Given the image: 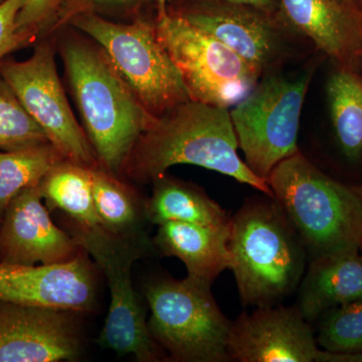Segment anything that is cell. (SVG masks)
<instances>
[{
    "label": "cell",
    "instance_id": "6da1fadb",
    "mask_svg": "<svg viewBox=\"0 0 362 362\" xmlns=\"http://www.w3.org/2000/svg\"><path fill=\"white\" fill-rule=\"evenodd\" d=\"M230 109L190 101L156 117L140 136L123 173L151 183L180 164L199 166L228 176L273 197L268 182L240 158Z\"/></svg>",
    "mask_w": 362,
    "mask_h": 362
},
{
    "label": "cell",
    "instance_id": "7a4b0ae2",
    "mask_svg": "<svg viewBox=\"0 0 362 362\" xmlns=\"http://www.w3.org/2000/svg\"><path fill=\"white\" fill-rule=\"evenodd\" d=\"M230 269L244 306L281 304L303 278L308 255L275 199H247L230 220Z\"/></svg>",
    "mask_w": 362,
    "mask_h": 362
},
{
    "label": "cell",
    "instance_id": "3957f363",
    "mask_svg": "<svg viewBox=\"0 0 362 362\" xmlns=\"http://www.w3.org/2000/svg\"><path fill=\"white\" fill-rule=\"evenodd\" d=\"M62 54L100 168L119 177L136 142L156 117L137 99L101 47L71 40L65 42Z\"/></svg>",
    "mask_w": 362,
    "mask_h": 362
},
{
    "label": "cell",
    "instance_id": "277c9868",
    "mask_svg": "<svg viewBox=\"0 0 362 362\" xmlns=\"http://www.w3.org/2000/svg\"><path fill=\"white\" fill-rule=\"evenodd\" d=\"M267 182L301 238L309 261L361 251L362 187L326 175L301 151L280 162Z\"/></svg>",
    "mask_w": 362,
    "mask_h": 362
},
{
    "label": "cell",
    "instance_id": "5b68a950",
    "mask_svg": "<svg viewBox=\"0 0 362 362\" xmlns=\"http://www.w3.org/2000/svg\"><path fill=\"white\" fill-rule=\"evenodd\" d=\"M202 279H152L143 287L150 309V335L177 362H228L232 322Z\"/></svg>",
    "mask_w": 362,
    "mask_h": 362
},
{
    "label": "cell",
    "instance_id": "8992f818",
    "mask_svg": "<svg viewBox=\"0 0 362 362\" xmlns=\"http://www.w3.org/2000/svg\"><path fill=\"white\" fill-rule=\"evenodd\" d=\"M71 235L103 271L110 290L108 315L97 343L119 356H133L139 362L160 361L164 351L150 335L146 312L132 283V267L156 251L149 237L124 238L100 226L71 221Z\"/></svg>",
    "mask_w": 362,
    "mask_h": 362
},
{
    "label": "cell",
    "instance_id": "52a82bcc",
    "mask_svg": "<svg viewBox=\"0 0 362 362\" xmlns=\"http://www.w3.org/2000/svg\"><path fill=\"white\" fill-rule=\"evenodd\" d=\"M315 62L293 74L263 76L230 110L245 163L267 181L280 162L298 153L302 109L316 69Z\"/></svg>",
    "mask_w": 362,
    "mask_h": 362
},
{
    "label": "cell",
    "instance_id": "ba28073f",
    "mask_svg": "<svg viewBox=\"0 0 362 362\" xmlns=\"http://www.w3.org/2000/svg\"><path fill=\"white\" fill-rule=\"evenodd\" d=\"M71 23L103 49L119 75L151 115L158 117L190 101L180 69L146 21L116 23L81 13Z\"/></svg>",
    "mask_w": 362,
    "mask_h": 362
},
{
    "label": "cell",
    "instance_id": "9c48e42d",
    "mask_svg": "<svg viewBox=\"0 0 362 362\" xmlns=\"http://www.w3.org/2000/svg\"><path fill=\"white\" fill-rule=\"evenodd\" d=\"M158 39L180 69L190 99L230 109L247 97L261 76L230 47L168 11L157 21Z\"/></svg>",
    "mask_w": 362,
    "mask_h": 362
},
{
    "label": "cell",
    "instance_id": "30bf717a",
    "mask_svg": "<svg viewBox=\"0 0 362 362\" xmlns=\"http://www.w3.org/2000/svg\"><path fill=\"white\" fill-rule=\"evenodd\" d=\"M0 76L66 160L87 168L100 166L66 99L51 44L37 45L25 61L2 59Z\"/></svg>",
    "mask_w": 362,
    "mask_h": 362
},
{
    "label": "cell",
    "instance_id": "8fae6325",
    "mask_svg": "<svg viewBox=\"0 0 362 362\" xmlns=\"http://www.w3.org/2000/svg\"><path fill=\"white\" fill-rule=\"evenodd\" d=\"M230 47L261 78L282 71L299 56L300 42H308L286 21L282 13H269L244 4H197L168 11Z\"/></svg>",
    "mask_w": 362,
    "mask_h": 362
},
{
    "label": "cell",
    "instance_id": "7c38bea8",
    "mask_svg": "<svg viewBox=\"0 0 362 362\" xmlns=\"http://www.w3.org/2000/svg\"><path fill=\"white\" fill-rule=\"evenodd\" d=\"M230 361L239 362H340L339 354L317 344L311 324L297 306L256 307L232 322Z\"/></svg>",
    "mask_w": 362,
    "mask_h": 362
},
{
    "label": "cell",
    "instance_id": "4fadbf2b",
    "mask_svg": "<svg viewBox=\"0 0 362 362\" xmlns=\"http://www.w3.org/2000/svg\"><path fill=\"white\" fill-rule=\"evenodd\" d=\"M82 249L66 263L13 265L0 263V300L74 312L95 308L94 268Z\"/></svg>",
    "mask_w": 362,
    "mask_h": 362
},
{
    "label": "cell",
    "instance_id": "5bb4252c",
    "mask_svg": "<svg viewBox=\"0 0 362 362\" xmlns=\"http://www.w3.org/2000/svg\"><path fill=\"white\" fill-rule=\"evenodd\" d=\"M73 313L0 300V362L75 361L81 342Z\"/></svg>",
    "mask_w": 362,
    "mask_h": 362
},
{
    "label": "cell",
    "instance_id": "9a60e30c",
    "mask_svg": "<svg viewBox=\"0 0 362 362\" xmlns=\"http://www.w3.org/2000/svg\"><path fill=\"white\" fill-rule=\"evenodd\" d=\"M82 251L71 233L52 221L40 185L14 197L0 223V263L52 265L66 263Z\"/></svg>",
    "mask_w": 362,
    "mask_h": 362
},
{
    "label": "cell",
    "instance_id": "2e32d148",
    "mask_svg": "<svg viewBox=\"0 0 362 362\" xmlns=\"http://www.w3.org/2000/svg\"><path fill=\"white\" fill-rule=\"evenodd\" d=\"M286 21L335 66L358 68L362 18L342 0H280Z\"/></svg>",
    "mask_w": 362,
    "mask_h": 362
},
{
    "label": "cell",
    "instance_id": "e0dca14e",
    "mask_svg": "<svg viewBox=\"0 0 362 362\" xmlns=\"http://www.w3.org/2000/svg\"><path fill=\"white\" fill-rule=\"evenodd\" d=\"M297 291V308L310 324L331 308L362 299L361 251L311 259Z\"/></svg>",
    "mask_w": 362,
    "mask_h": 362
},
{
    "label": "cell",
    "instance_id": "ac0fdd59",
    "mask_svg": "<svg viewBox=\"0 0 362 362\" xmlns=\"http://www.w3.org/2000/svg\"><path fill=\"white\" fill-rule=\"evenodd\" d=\"M230 221L225 225L168 221L158 226L154 247L166 257H175L187 267V275L213 284L230 269Z\"/></svg>",
    "mask_w": 362,
    "mask_h": 362
},
{
    "label": "cell",
    "instance_id": "d6986e66",
    "mask_svg": "<svg viewBox=\"0 0 362 362\" xmlns=\"http://www.w3.org/2000/svg\"><path fill=\"white\" fill-rule=\"evenodd\" d=\"M151 197L145 201L149 223L159 226L168 221L225 225L228 213L202 188L168 175L152 181Z\"/></svg>",
    "mask_w": 362,
    "mask_h": 362
},
{
    "label": "cell",
    "instance_id": "ffe728a7",
    "mask_svg": "<svg viewBox=\"0 0 362 362\" xmlns=\"http://www.w3.org/2000/svg\"><path fill=\"white\" fill-rule=\"evenodd\" d=\"M335 143L350 165H362V74L335 66L326 84Z\"/></svg>",
    "mask_w": 362,
    "mask_h": 362
},
{
    "label": "cell",
    "instance_id": "44dd1931",
    "mask_svg": "<svg viewBox=\"0 0 362 362\" xmlns=\"http://www.w3.org/2000/svg\"><path fill=\"white\" fill-rule=\"evenodd\" d=\"M90 176L99 226L118 237H149L145 202L135 190L100 166L90 168Z\"/></svg>",
    "mask_w": 362,
    "mask_h": 362
},
{
    "label": "cell",
    "instance_id": "7402d4cb",
    "mask_svg": "<svg viewBox=\"0 0 362 362\" xmlns=\"http://www.w3.org/2000/svg\"><path fill=\"white\" fill-rule=\"evenodd\" d=\"M45 206L59 209L78 225L99 226L93 199L90 168L68 160L54 166L40 183Z\"/></svg>",
    "mask_w": 362,
    "mask_h": 362
},
{
    "label": "cell",
    "instance_id": "603a6c76",
    "mask_svg": "<svg viewBox=\"0 0 362 362\" xmlns=\"http://www.w3.org/2000/svg\"><path fill=\"white\" fill-rule=\"evenodd\" d=\"M66 160L49 142L0 152V223L21 190L40 185L59 162Z\"/></svg>",
    "mask_w": 362,
    "mask_h": 362
},
{
    "label": "cell",
    "instance_id": "cb8c5ba5",
    "mask_svg": "<svg viewBox=\"0 0 362 362\" xmlns=\"http://www.w3.org/2000/svg\"><path fill=\"white\" fill-rule=\"evenodd\" d=\"M316 322L320 349L334 354H362V299L329 309Z\"/></svg>",
    "mask_w": 362,
    "mask_h": 362
},
{
    "label": "cell",
    "instance_id": "d4e9b609",
    "mask_svg": "<svg viewBox=\"0 0 362 362\" xmlns=\"http://www.w3.org/2000/svg\"><path fill=\"white\" fill-rule=\"evenodd\" d=\"M47 142L44 130L0 76V149L8 151Z\"/></svg>",
    "mask_w": 362,
    "mask_h": 362
},
{
    "label": "cell",
    "instance_id": "484cf974",
    "mask_svg": "<svg viewBox=\"0 0 362 362\" xmlns=\"http://www.w3.org/2000/svg\"><path fill=\"white\" fill-rule=\"evenodd\" d=\"M61 0H25L16 18V35L23 47L33 42L52 23Z\"/></svg>",
    "mask_w": 362,
    "mask_h": 362
},
{
    "label": "cell",
    "instance_id": "4316f807",
    "mask_svg": "<svg viewBox=\"0 0 362 362\" xmlns=\"http://www.w3.org/2000/svg\"><path fill=\"white\" fill-rule=\"evenodd\" d=\"M25 0H4L0 4V62L9 52L23 47L16 35V18Z\"/></svg>",
    "mask_w": 362,
    "mask_h": 362
},
{
    "label": "cell",
    "instance_id": "83f0119b",
    "mask_svg": "<svg viewBox=\"0 0 362 362\" xmlns=\"http://www.w3.org/2000/svg\"><path fill=\"white\" fill-rule=\"evenodd\" d=\"M183 1H185V6L182 7L226 2V4H244V6L256 7L269 13H281L280 0H183Z\"/></svg>",
    "mask_w": 362,
    "mask_h": 362
},
{
    "label": "cell",
    "instance_id": "f1b7e54d",
    "mask_svg": "<svg viewBox=\"0 0 362 362\" xmlns=\"http://www.w3.org/2000/svg\"><path fill=\"white\" fill-rule=\"evenodd\" d=\"M86 1L96 4H107V6H127V4H134L138 0H86Z\"/></svg>",
    "mask_w": 362,
    "mask_h": 362
},
{
    "label": "cell",
    "instance_id": "f546056e",
    "mask_svg": "<svg viewBox=\"0 0 362 362\" xmlns=\"http://www.w3.org/2000/svg\"><path fill=\"white\" fill-rule=\"evenodd\" d=\"M157 21H160L168 14V0H156Z\"/></svg>",
    "mask_w": 362,
    "mask_h": 362
},
{
    "label": "cell",
    "instance_id": "4dcf8cb0",
    "mask_svg": "<svg viewBox=\"0 0 362 362\" xmlns=\"http://www.w3.org/2000/svg\"><path fill=\"white\" fill-rule=\"evenodd\" d=\"M344 1L362 18V0H344Z\"/></svg>",
    "mask_w": 362,
    "mask_h": 362
},
{
    "label": "cell",
    "instance_id": "1f68e13d",
    "mask_svg": "<svg viewBox=\"0 0 362 362\" xmlns=\"http://www.w3.org/2000/svg\"><path fill=\"white\" fill-rule=\"evenodd\" d=\"M361 66V71H362V54H361V65H359Z\"/></svg>",
    "mask_w": 362,
    "mask_h": 362
},
{
    "label": "cell",
    "instance_id": "d6a6232c",
    "mask_svg": "<svg viewBox=\"0 0 362 362\" xmlns=\"http://www.w3.org/2000/svg\"><path fill=\"white\" fill-rule=\"evenodd\" d=\"M361 256H362V245H361Z\"/></svg>",
    "mask_w": 362,
    "mask_h": 362
},
{
    "label": "cell",
    "instance_id": "836d02e7",
    "mask_svg": "<svg viewBox=\"0 0 362 362\" xmlns=\"http://www.w3.org/2000/svg\"><path fill=\"white\" fill-rule=\"evenodd\" d=\"M2 1H4V0H0V4H1Z\"/></svg>",
    "mask_w": 362,
    "mask_h": 362
},
{
    "label": "cell",
    "instance_id": "e575fe53",
    "mask_svg": "<svg viewBox=\"0 0 362 362\" xmlns=\"http://www.w3.org/2000/svg\"><path fill=\"white\" fill-rule=\"evenodd\" d=\"M342 1H344V0H342Z\"/></svg>",
    "mask_w": 362,
    "mask_h": 362
}]
</instances>
